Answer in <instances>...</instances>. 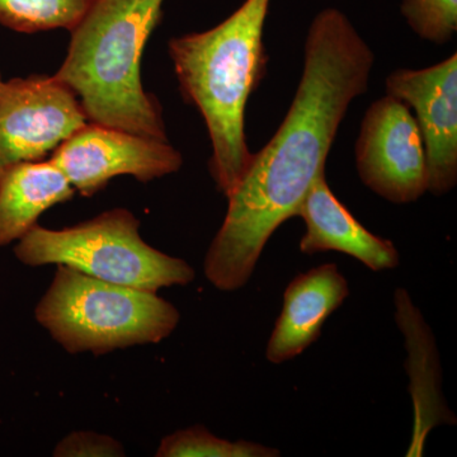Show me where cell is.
Returning <instances> with one entry per match:
<instances>
[{"label": "cell", "instance_id": "obj_11", "mask_svg": "<svg viewBox=\"0 0 457 457\" xmlns=\"http://www.w3.org/2000/svg\"><path fill=\"white\" fill-rule=\"evenodd\" d=\"M296 216L306 225L299 245L303 254L339 252L375 272L399 266V253L392 240L375 236L354 219L328 186L326 171L312 182Z\"/></svg>", "mask_w": 457, "mask_h": 457}, {"label": "cell", "instance_id": "obj_15", "mask_svg": "<svg viewBox=\"0 0 457 457\" xmlns=\"http://www.w3.org/2000/svg\"><path fill=\"white\" fill-rule=\"evenodd\" d=\"M281 451L251 441H228L194 426L165 436L156 457H278Z\"/></svg>", "mask_w": 457, "mask_h": 457}, {"label": "cell", "instance_id": "obj_14", "mask_svg": "<svg viewBox=\"0 0 457 457\" xmlns=\"http://www.w3.org/2000/svg\"><path fill=\"white\" fill-rule=\"evenodd\" d=\"M92 0H0V26L18 33L73 31Z\"/></svg>", "mask_w": 457, "mask_h": 457}, {"label": "cell", "instance_id": "obj_17", "mask_svg": "<svg viewBox=\"0 0 457 457\" xmlns=\"http://www.w3.org/2000/svg\"><path fill=\"white\" fill-rule=\"evenodd\" d=\"M55 457H122L125 449L119 441L102 433L77 431L69 433L54 449Z\"/></svg>", "mask_w": 457, "mask_h": 457}, {"label": "cell", "instance_id": "obj_16", "mask_svg": "<svg viewBox=\"0 0 457 457\" xmlns=\"http://www.w3.org/2000/svg\"><path fill=\"white\" fill-rule=\"evenodd\" d=\"M400 13L418 37L446 45L457 32V0H403Z\"/></svg>", "mask_w": 457, "mask_h": 457}, {"label": "cell", "instance_id": "obj_6", "mask_svg": "<svg viewBox=\"0 0 457 457\" xmlns=\"http://www.w3.org/2000/svg\"><path fill=\"white\" fill-rule=\"evenodd\" d=\"M361 182L389 203H416L428 174L422 135L411 108L385 95L368 108L354 146Z\"/></svg>", "mask_w": 457, "mask_h": 457}, {"label": "cell", "instance_id": "obj_12", "mask_svg": "<svg viewBox=\"0 0 457 457\" xmlns=\"http://www.w3.org/2000/svg\"><path fill=\"white\" fill-rule=\"evenodd\" d=\"M394 300L396 323L405 337L409 393L414 408L413 437L407 456H422L429 432L440 425H456V417L442 394L441 365L431 328L404 288L395 291Z\"/></svg>", "mask_w": 457, "mask_h": 457}, {"label": "cell", "instance_id": "obj_4", "mask_svg": "<svg viewBox=\"0 0 457 457\" xmlns=\"http://www.w3.org/2000/svg\"><path fill=\"white\" fill-rule=\"evenodd\" d=\"M35 317L68 353L96 356L164 341L180 319L176 306L154 291L102 281L62 264Z\"/></svg>", "mask_w": 457, "mask_h": 457}, {"label": "cell", "instance_id": "obj_1", "mask_svg": "<svg viewBox=\"0 0 457 457\" xmlns=\"http://www.w3.org/2000/svg\"><path fill=\"white\" fill-rule=\"evenodd\" d=\"M302 79L284 121L253 154L228 197V212L204 258V276L218 290L245 287L276 230L297 210L326 162L354 99L365 95L375 54L337 8L309 26Z\"/></svg>", "mask_w": 457, "mask_h": 457}, {"label": "cell", "instance_id": "obj_2", "mask_svg": "<svg viewBox=\"0 0 457 457\" xmlns=\"http://www.w3.org/2000/svg\"><path fill=\"white\" fill-rule=\"evenodd\" d=\"M272 0H245L218 26L170 38L168 51L187 104L203 116L216 188L230 196L253 153L245 139V108L266 73L263 32Z\"/></svg>", "mask_w": 457, "mask_h": 457}, {"label": "cell", "instance_id": "obj_3", "mask_svg": "<svg viewBox=\"0 0 457 457\" xmlns=\"http://www.w3.org/2000/svg\"><path fill=\"white\" fill-rule=\"evenodd\" d=\"M164 0H92L71 31L54 74L73 90L88 122L168 140L158 99L144 89L141 59Z\"/></svg>", "mask_w": 457, "mask_h": 457}, {"label": "cell", "instance_id": "obj_10", "mask_svg": "<svg viewBox=\"0 0 457 457\" xmlns=\"http://www.w3.org/2000/svg\"><path fill=\"white\" fill-rule=\"evenodd\" d=\"M350 295L335 263L300 273L286 287L284 306L267 345L266 357L279 365L296 359L321 335L324 323Z\"/></svg>", "mask_w": 457, "mask_h": 457}, {"label": "cell", "instance_id": "obj_8", "mask_svg": "<svg viewBox=\"0 0 457 457\" xmlns=\"http://www.w3.org/2000/svg\"><path fill=\"white\" fill-rule=\"evenodd\" d=\"M87 122L77 95L54 75L7 80L0 89V170L44 161Z\"/></svg>", "mask_w": 457, "mask_h": 457}, {"label": "cell", "instance_id": "obj_9", "mask_svg": "<svg viewBox=\"0 0 457 457\" xmlns=\"http://www.w3.org/2000/svg\"><path fill=\"white\" fill-rule=\"evenodd\" d=\"M386 95L413 111L427 158V191L441 197L457 185V54L425 69L387 75Z\"/></svg>", "mask_w": 457, "mask_h": 457}, {"label": "cell", "instance_id": "obj_18", "mask_svg": "<svg viewBox=\"0 0 457 457\" xmlns=\"http://www.w3.org/2000/svg\"><path fill=\"white\" fill-rule=\"evenodd\" d=\"M3 83H4V80L2 79V74H0V89H2Z\"/></svg>", "mask_w": 457, "mask_h": 457}, {"label": "cell", "instance_id": "obj_13", "mask_svg": "<svg viewBox=\"0 0 457 457\" xmlns=\"http://www.w3.org/2000/svg\"><path fill=\"white\" fill-rule=\"evenodd\" d=\"M74 195L71 183L49 159L0 170V248L22 239L42 213Z\"/></svg>", "mask_w": 457, "mask_h": 457}, {"label": "cell", "instance_id": "obj_7", "mask_svg": "<svg viewBox=\"0 0 457 457\" xmlns=\"http://www.w3.org/2000/svg\"><path fill=\"white\" fill-rule=\"evenodd\" d=\"M49 161L83 197L95 196L116 177L146 183L176 173L183 165L182 154L170 140L95 122H87L62 141Z\"/></svg>", "mask_w": 457, "mask_h": 457}, {"label": "cell", "instance_id": "obj_5", "mask_svg": "<svg viewBox=\"0 0 457 457\" xmlns=\"http://www.w3.org/2000/svg\"><path fill=\"white\" fill-rule=\"evenodd\" d=\"M29 267L62 264L102 279L141 290L186 286L194 267L144 242L140 220L126 209H112L62 230L33 227L14 246Z\"/></svg>", "mask_w": 457, "mask_h": 457}]
</instances>
